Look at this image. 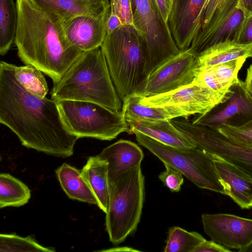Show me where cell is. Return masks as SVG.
<instances>
[{
  "label": "cell",
  "mask_w": 252,
  "mask_h": 252,
  "mask_svg": "<svg viewBox=\"0 0 252 252\" xmlns=\"http://www.w3.org/2000/svg\"><path fill=\"white\" fill-rule=\"evenodd\" d=\"M238 6V0H206L201 14V27L190 47L195 50Z\"/></svg>",
  "instance_id": "21"
},
{
  "label": "cell",
  "mask_w": 252,
  "mask_h": 252,
  "mask_svg": "<svg viewBox=\"0 0 252 252\" xmlns=\"http://www.w3.org/2000/svg\"><path fill=\"white\" fill-rule=\"evenodd\" d=\"M31 190L24 183L8 173L0 174V208L27 204Z\"/></svg>",
  "instance_id": "26"
},
{
  "label": "cell",
  "mask_w": 252,
  "mask_h": 252,
  "mask_svg": "<svg viewBox=\"0 0 252 252\" xmlns=\"http://www.w3.org/2000/svg\"><path fill=\"white\" fill-rule=\"evenodd\" d=\"M111 11L117 15L123 25H133L130 0H110Z\"/></svg>",
  "instance_id": "35"
},
{
  "label": "cell",
  "mask_w": 252,
  "mask_h": 252,
  "mask_svg": "<svg viewBox=\"0 0 252 252\" xmlns=\"http://www.w3.org/2000/svg\"><path fill=\"white\" fill-rule=\"evenodd\" d=\"M206 0H173L167 24L180 51L190 48L201 27Z\"/></svg>",
  "instance_id": "13"
},
{
  "label": "cell",
  "mask_w": 252,
  "mask_h": 252,
  "mask_svg": "<svg viewBox=\"0 0 252 252\" xmlns=\"http://www.w3.org/2000/svg\"><path fill=\"white\" fill-rule=\"evenodd\" d=\"M53 84L51 96L56 101H89L122 112L121 99L100 47L84 52Z\"/></svg>",
  "instance_id": "3"
},
{
  "label": "cell",
  "mask_w": 252,
  "mask_h": 252,
  "mask_svg": "<svg viewBox=\"0 0 252 252\" xmlns=\"http://www.w3.org/2000/svg\"><path fill=\"white\" fill-rule=\"evenodd\" d=\"M129 133H141L162 144L175 148L187 149L196 147L195 143L177 128L168 120L144 121L126 120Z\"/></svg>",
  "instance_id": "18"
},
{
  "label": "cell",
  "mask_w": 252,
  "mask_h": 252,
  "mask_svg": "<svg viewBox=\"0 0 252 252\" xmlns=\"http://www.w3.org/2000/svg\"><path fill=\"white\" fill-rule=\"evenodd\" d=\"M122 25L123 24L119 17L113 12L110 11L106 23L107 33L112 32Z\"/></svg>",
  "instance_id": "40"
},
{
  "label": "cell",
  "mask_w": 252,
  "mask_h": 252,
  "mask_svg": "<svg viewBox=\"0 0 252 252\" xmlns=\"http://www.w3.org/2000/svg\"><path fill=\"white\" fill-rule=\"evenodd\" d=\"M252 57V43L227 41L211 46L198 54L200 71L238 58Z\"/></svg>",
  "instance_id": "22"
},
{
  "label": "cell",
  "mask_w": 252,
  "mask_h": 252,
  "mask_svg": "<svg viewBox=\"0 0 252 252\" xmlns=\"http://www.w3.org/2000/svg\"><path fill=\"white\" fill-rule=\"evenodd\" d=\"M240 252H252V242L247 247L240 250Z\"/></svg>",
  "instance_id": "43"
},
{
  "label": "cell",
  "mask_w": 252,
  "mask_h": 252,
  "mask_svg": "<svg viewBox=\"0 0 252 252\" xmlns=\"http://www.w3.org/2000/svg\"><path fill=\"white\" fill-rule=\"evenodd\" d=\"M42 72L31 64L15 67L16 78L26 89L38 96L45 97L48 88Z\"/></svg>",
  "instance_id": "29"
},
{
  "label": "cell",
  "mask_w": 252,
  "mask_h": 252,
  "mask_svg": "<svg viewBox=\"0 0 252 252\" xmlns=\"http://www.w3.org/2000/svg\"><path fill=\"white\" fill-rule=\"evenodd\" d=\"M100 48L121 100L138 94L148 77L145 47L135 28L123 25L107 33Z\"/></svg>",
  "instance_id": "4"
},
{
  "label": "cell",
  "mask_w": 252,
  "mask_h": 252,
  "mask_svg": "<svg viewBox=\"0 0 252 252\" xmlns=\"http://www.w3.org/2000/svg\"><path fill=\"white\" fill-rule=\"evenodd\" d=\"M237 42L248 44L252 43V16L247 17L243 24Z\"/></svg>",
  "instance_id": "36"
},
{
  "label": "cell",
  "mask_w": 252,
  "mask_h": 252,
  "mask_svg": "<svg viewBox=\"0 0 252 252\" xmlns=\"http://www.w3.org/2000/svg\"><path fill=\"white\" fill-rule=\"evenodd\" d=\"M201 221L211 240L228 249L239 252L252 242V219L228 214H203Z\"/></svg>",
  "instance_id": "12"
},
{
  "label": "cell",
  "mask_w": 252,
  "mask_h": 252,
  "mask_svg": "<svg viewBox=\"0 0 252 252\" xmlns=\"http://www.w3.org/2000/svg\"><path fill=\"white\" fill-rule=\"evenodd\" d=\"M247 99L252 104V64L248 68L244 81L239 80L236 85Z\"/></svg>",
  "instance_id": "37"
},
{
  "label": "cell",
  "mask_w": 252,
  "mask_h": 252,
  "mask_svg": "<svg viewBox=\"0 0 252 252\" xmlns=\"http://www.w3.org/2000/svg\"><path fill=\"white\" fill-rule=\"evenodd\" d=\"M225 101L195 79L190 84L175 90L140 97L142 104L150 106H175L189 116L206 114Z\"/></svg>",
  "instance_id": "11"
},
{
  "label": "cell",
  "mask_w": 252,
  "mask_h": 252,
  "mask_svg": "<svg viewBox=\"0 0 252 252\" xmlns=\"http://www.w3.org/2000/svg\"><path fill=\"white\" fill-rule=\"evenodd\" d=\"M130 0L133 25L140 33L145 47L148 77L159 66L181 51L155 0Z\"/></svg>",
  "instance_id": "8"
},
{
  "label": "cell",
  "mask_w": 252,
  "mask_h": 252,
  "mask_svg": "<svg viewBox=\"0 0 252 252\" xmlns=\"http://www.w3.org/2000/svg\"><path fill=\"white\" fill-rule=\"evenodd\" d=\"M134 133L139 144L148 149L163 164L179 171L195 186L226 195L214 164L215 156L197 147L179 149L162 144L141 133Z\"/></svg>",
  "instance_id": "6"
},
{
  "label": "cell",
  "mask_w": 252,
  "mask_h": 252,
  "mask_svg": "<svg viewBox=\"0 0 252 252\" xmlns=\"http://www.w3.org/2000/svg\"><path fill=\"white\" fill-rule=\"evenodd\" d=\"M114 251V252H124V251H134L137 252L138 251V250L132 249L131 248H128V247H121V248H116L115 249H111V250H108L106 251Z\"/></svg>",
  "instance_id": "42"
},
{
  "label": "cell",
  "mask_w": 252,
  "mask_h": 252,
  "mask_svg": "<svg viewBox=\"0 0 252 252\" xmlns=\"http://www.w3.org/2000/svg\"><path fill=\"white\" fill-rule=\"evenodd\" d=\"M81 174L95 195L96 205L106 214L109 198L108 162L97 155L89 157Z\"/></svg>",
  "instance_id": "20"
},
{
  "label": "cell",
  "mask_w": 252,
  "mask_h": 252,
  "mask_svg": "<svg viewBox=\"0 0 252 252\" xmlns=\"http://www.w3.org/2000/svg\"><path fill=\"white\" fill-rule=\"evenodd\" d=\"M238 6L243 10L246 17L252 16V0H238Z\"/></svg>",
  "instance_id": "41"
},
{
  "label": "cell",
  "mask_w": 252,
  "mask_h": 252,
  "mask_svg": "<svg viewBox=\"0 0 252 252\" xmlns=\"http://www.w3.org/2000/svg\"><path fill=\"white\" fill-rule=\"evenodd\" d=\"M205 240L196 232H190L178 226H173L169 229L164 252H193Z\"/></svg>",
  "instance_id": "28"
},
{
  "label": "cell",
  "mask_w": 252,
  "mask_h": 252,
  "mask_svg": "<svg viewBox=\"0 0 252 252\" xmlns=\"http://www.w3.org/2000/svg\"><path fill=\"white\" fill-rule=\"evenodd\" d=\"M165 170L161 172L158 178L172 192H179L184 183L183 174L168 164H164Z\"/></svg>",
  "instance_id": "34"
},
{
  "label": "cell",
  "mask_w": 252,
  "mask_h": 252,
  "mask_svg": "<svg viewBox=\"0 0 252 252\" xmlns=\"http://www.w3.org/2000/svg\"><path fill=\"white\" fill-rule=\"evenodd\" d=\"M18 22L13 0H0V54L5 55L14 41Z\"/></svg>",
  "instance_id": "27"
},
{
  "label": "cell",
  "mask_w": 252,
  "mask_h": 252,
  "mask_svg": "<svg viewBox=\"0 0 252 252\" xmlns=\"http://www.w3.org/2000/svg\"><path fill=\"white\" fill-rule=\"evenodd\" d=\"M198 57L190 48L181 51L156 69L137 94H162L190 84L200 71Z\"/></svg>",
  "instance_id": "10"
},
{
  "label": "cell",
  "mask_w": 252,
  "mask_h": 252,
  "mask_svg": "<svg viewBox=\"0 0 252 252\" xmlns=\"http://www.w3.org/2000/svg\"><path fill=\"white\" fill-rule=\"evenodd\" d=\"M215 127L227 137L252 144V117L242 124L225 123Z\"/></svg>",
  "instance_id": "32"
},
{
  "label": "cell",
  "mask_w": 252,
  "mask_h": 252,
  "mask_svg": "<svg viewBox=\"0 0 252 252\" xmlns=\"http://www.w3.org/2000/svg\"><path fill=\"white\" fill-rule=\"evenodd\" d=\"M55 250L40 245L34 237L19 236L14 234H0V252H53Z\"/></svg>",
  "instance_id": "30"
},
{
  "label": "cell",
  "mask_w": 252,
  "mask_h": 252,
  "mask_svg": "<svg viewBox=\"0 0 252 252\" xmlns=\"http://www.w3.org/2000/svg\"><path fill=\"white\" fill-rule=\"evenodd\" d=\"M182 131L196 147L235 166L252 178V144L227 137L215 126L189 121L183 124Z\"/></svg>",
  "instance_id": "9"
},
{
  "label": "cell",
  "mask_w": 252,
  "mask_h": 252,
  "mask_svg": "<svg viewBox=\"0 0 252 252\" xmlns=\"http://www.w3.org/2000/svg\"><path fill=\"white\" fill-rule=\"evenodd\" d=\"M108 17L79 15L60 21L68 44L85 52L101 47L107 34Z\"/></svg>",
  "instance_id": "14"
},
{
  "label": "cell",
  "mask_w": 252,
  "mask_h": 252,
  "mask_svg": "<svg viewBox=\"0 0 252 252\" xmlns=\"http://www.w3.org/2000/svg\"><path fill=\"white\" fill-rule=\"evenodd\" d=\"M246 17L243 10L238 6L216 27L194 52L198 55L220 43L227 41L237 42Z\"/></svg>",
  "instance_id": "25"
},
{
  "label": "cell",
  "mask_w": 252,
  "mask_h": 252,
  "mask_svg": "<svg viewBox=\"0 0 252 252\" xmlns=\"http://www.w3.org/2000/svg\"><path fill=\"white\" fill-rule=\"evenodd\" d=\"M141 95L136 94L128 96L123 102L122 112L125 120L144 121L168 120L189 116L183 110L173 106H150L140 103Z\"/></svg>",
  "instance_id": "19"
},
{
  "label": "cell",
  "mask_w": 252,
  "mask_h": 252,
  "mask_svg": "<svg viewBox=\"0 0 252 252\" xmlns=\"http://www.w3.org/2000/svg\"><path fill=\"white\" fill-rule=\"evenodd\" d=\"M214 164L226 195L241 208H252V178L235 166L216 157Z\"/></svg>",
  "instance_id": "16"
},
{
  "label": "cell",
  "mask_w": 252,
  "mask_h": 252,
  "mask_svg": "<svg viewBox=\"0 0 252 252\" xmlns=\"http://www.w3.org/2000/svg\"><path fill=\"white\" fill-rule=\"evenodd\" d=\"M109 185L105 228L114 245L123 242L136 229L144 199V177L141 165L122 174Z\"/></svg>",
  "instance_id": "5"
},
{
  "label": "cell",
  "mask_w": 252,
  "mask_h": 252,
  "mask_svg": "<svg viewBox=\"0 0 252 252\" xmlns=\"http://www.w3.org/2000/svg\"><path fill=\"white\" fill-rule=\"evenodd\" d=\"M246 59L244 57L238 58L210 68L222 86L227 90H230L238 83V74Z\"/></svg>",
  "instance_id": "31"
},
{
  "label": "cell",
  "mask_w": 252,
  "mask_h": 252,
  "mask_svg": "<svg viewBox=\"0 0 252 252\" xmlns=\"http://www.w3.org/2000/svg\"><path fill=\"white\" fill-rule=\"evenodd\" d=\"M57 102L66 128L78 138L110 141L122 132L129 133L122 112L116 113L89 101L63 100Z\"/></svg>",
  "instance_id": "7"
},
{
  "label": "cell",
  "mask_w": 252,
  "mask_h": 252,
  "mask_svg": "<svg viewBox=\"0 0 252 252\" xmlns=\"http://www.w3.org/2000/svg\"><path fill=\"white\" fill-rule=\"evenodd\" d=\"M61 186L70 199L97 205L95 195L81 171L67 163H63L56 170Z\"/></svg>",
  "instance_id": "24"
},
{
  "label": "cell",
  "mask_w": 252,
  "mask_h": 252,
  "mask_svg": "<svg viewBox=\"0 0 252 252\" xmlns=\"http://www.w3.org/2000/svg\"><path fill=\"white\" fill-rule=\"evenodd\" d=\"M15 67L0 61V123L28 148L58 157L71 156L79 138L66 128L57 101L26 89L16 78Z\"/></svg>",
  "instance_id": "1"
},
{
  "label": "cell",
  "mask_w": 252,
  "mask_h": 252,
  "mask_svg": "<svg viewBox=\"0 0 252 252\" xmlns=\"http://www.w3.org/2000/svg\"><path fill=\"white\" fill-rule=\"evenodd\" d=\"M230 250L214 241L206 239L200 244L193 252H229Z\"/></svg>",
  "instance_id": "38"
},
{
  "label": "cell",
  "mask_w": 252,
  "mask_h": 252,
  "mask_svg": "<svg viewBox=\"0 0 252 252\" xmlns=\"http://www.w3.org/2000/svg\"><path fill=\"white\" fill-rule=\"evenodd\" d=\"M97 156L108 162L109 185L124 173L141 165L144 158L143 152L137 144L123 139L105 148Z\"/></svg>",
  "instance_id": "17"
},
{
  "label": "cell",
  "mask_w": 252,
  "mask_h": 252,
  "mask_svg": "<svg viewBox=\"0 0 252 252\" xmlns=\"http://www.w3.org/2000/svg\"><path fill=\"white\" fill-rule=\"evenodd\" d=\"M155 1L162 19L167 24L173 0H155Z\"/></svg>",
  "instance_id": "39"
},
{
  "label": "cell",
  "mask_w": 252,
  "mask_h": 252,
  "mask_svg": "<svg viewBox=\"0 0 252 252\" xmlns=\"http://www.w3.org/2000/svg\"><path fill=\"white\" fill-rule=\"evenodd\" d=\"M238 93L234 92L223 108L218 111L212 110L205 114L194 117L193 124L216 126L227 123L232 117L239 115H249L252 117V104L247 99L239 88Z\"/></svg>",
  "instance_id": "23"
},
{
  "label": "cell",
  "mask_w": 252,
  "mask_h": 252,
  "mask_svg": "<svg viewBox=\"0 0 252 252\" xmlns=\"http://www.w3.org/2000/svg\"><path fill=\"white\" fill-rule=\"evenodd\" d=\"M53 20L64 21L79 15L109 16L110 0H29Z\"/></svg>",
  "instance_id": "15"
},
{
  "label": "cell",
  "mask_w": 252,
  "mask_h": 252,
  "mask_svg": "<svg viewBox=\"0 0 252 252\" xmlns=\"http://www.w3.org/2000/svg\"><path fill=\"white\" fill-rule=\"evenodd\" d=\"M194 79L226 101L234 92L232 89L227 90L222 86L211 68L201 70Z\"/></svg>",
  "instance_id": "33"
},
{
  "label": "cell",
  "mask_w": 252,
  "mask_h": 252,
  "mask_svg": "<svg viewBox=\"0 0 252 252\" xmlns=\"http://www.w3.org/2000/svg\"><path fill=\"white\" fill-rule=\"evenodd\" d=\"M16 4L18 57L57 82L84 52L68 44L60 21L52 20L29 0H16Z\"/></svg>",
  "instance_id": "2"
}]
</instances>
